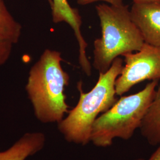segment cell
Here are the masks:
<instances>
[{
    "mask_svg": "<svg viewBox=\"0 0 160 160\" xmlns=\"http://www.w3.org/2000/svg\"><path fill=\"white\" fill-rule=\"evenodd\" d=\"M98 1L106 2L108 4L113 6H120L123 4V0H77V4L81 6H86Z\"/></svg>",
    "mask_w": 160,
    "mask_h": 160,
    "instance_id": "cell-12",
    "label": "cell"
},
{
    "mask_svg": "<svg viewBox=\"0 0 160 160\" xmlns=\"http://www.w3.org/2000/svg\"><path fill=\"white\" fill-rule=\"evenodd\" d=\"M142 137L152 146L160 144V86L139 128Z\"/></svg>",
    "mask_w": 160,
    "mask_h": 160,
    "instance_id": "cell-9",
    "label": "cell"
},
{
    "mask_svg": "<svg viewBox=\"0 0 160 160\" xmlns=\"http://www.w3.org/2000/svg\"><path fill=\"white\" fill-rule=\"evenodd\" d=\"M62 61L59 52L47 49L29 71L26 90L36 117L44 123H58L68 113L64 92L69 76Z\"/></svg>",
    "mask_w": 160,
    "mask_h": 160,
    "instance_id": "cell-1",
    "label": "cell"
},
{
    "mask_svg": "<svg viewBox=\"0 0 160 160\" xmlns=\"http://www.w3.org/2000/svg\"><path fill=\"white\" fill-rule=\"evenodd\" d=\"M45 142V137L41 132L26 133L11 148L0 152V160H25L41 150Z\"/></svg>",
    "mask_w": 160,
    "mask_h": 160,
    "instance_id": "cell-8",
    "label": "cell"
},
{
    "mask_svg": "<svg viewBox=\"0 0 160 160\" xmlns=\"http://www.w3.org/2000/svg\"><path fill=\"white\" fill-rule=\"evenodd\" d=\"M123 63L122 59L116 58L106 72L99 73L97 83L90 92H84L82 81L78 82V102L69 110L67 116L58 123L59 131L67 142L81 145L90 142L94 121L118 100L115 84L122 72Z\"/></svg>",
    "mask_w": 160,
    "mask_h": 160,
    "instance_id": "cell-2",
    "label": "cell"
},
{
    "mask_svg": "<svg viewBox=\"0 0 160 160\" xmlns=\"http://www.w3.org/2000/svg\"><path fill=\"white\" fill-rule=\"evenodd\" d=\"M47 1H48V3L49 4V5H50V6L51 7L52 5V0H47Z\"/></svg>",
    "mask_w": 160,
    "mask_h": 160,
    "instance_id": "cell-15",
    "label": "cell"
},
{
    "mask_svg": "<svg viewBox=\"0 0 160 160\" xmlns=\"http://www.w3.org/2000/svg\"><path fill=\"white\" fill-rule=\"evenodd\" d=\"M135 160H160V144L159 147L151 155V156L149 158L148 160H145L143 158H137Z\"/></svg>",
    "mask_w": 160,
    "mask_h": 160,
    "instance_id": "cell-13",
    "label": "cell"
},
{
    "mask_svg": "<svg viewBox=\"0 0 160 160\" xmlns=\"http://www.w3.org/2000/svg\"><path fill=\"white\" fill-rule=\"evenodd\" d=\"M51 8L53 23L65 22L73 30L79 46V63L83 66L88 65L90 62L86 54L88 44L81 33L82 22L78 9L70 6L68 0H52Z\"/></svg>",
    "mask_w": 160,
    "mask_h": 160,
    "instance_id": "cell-7",
    "label": "cell"
},
{
    "mask_svg": "<svg viewBox=\"0 0 160 160\" xmlns=\"http://www.w3.org/2000/svg\"><path fill=\"white\" fill-rule=\"evenodd\" d=\"M22 29V25L8 10L4 0H0V38L16 44L20 38Z\"/></svg>",
    "mask_w": 160,
    "mask_h": 160,
    "instance_id": "cell-10",
    "label": "cell"
},
{
    "mask_svg": "<svg viewBox=\"0 0 160 160\" xmlns=\"http://www.w3.org/2000/svg\"><path fill=\"white\" fill-rule=\"evenodd\" d=\"M158 81H152L143 90L122 96L114 104L94 121L90 142L100 148L110 147L113 140H129L139 129L152 102Z\"/></svg>",
    "mask_w": 160,
    "mask_h": 160,
    "instance_id": "cell-4",
    "label": "cell"
},
{
    "mask_svg": "<svg viewBox=\"0 0 160 160\" xmlns=\"http://www.w3.org/2000/svg\"><path fill=\"white\" fill-rule=\"evenodd\" d=\"M133 3H147L153 2H159L160 0H132Z\"/></svg>",
    "mask_w": 160,
    "mask_h": 160,
    "instance_id": "cell-14",
    "label": "cell"
},
{
    "mask_svg": "<svg viewBox=\"0 0 160 160\" xmlns=\"http://www.w3.org/2000/svg\"><path fill=\"white\" fill-rule=\"evenodd\" d=\"M123 57L125 64L115 84L117 96H122L145 80H160V47L145 43L139 51Z\"/></svg>",
    "mask_w": 160,
    "mask_h": 160,
    "instance_id": "cell-5",
    "label": "cell"
},
{
    "mask_svg": "<svg viewBox=\"0 0 160 160\" xmlns=\"http://www.w3.org/2000/svg\"><path fill=\"white\" fill-rule=\"evenodd\" d=\"M13 43L0 38V66L8 60L12 53Z\"/></svg>",
    "mask_w": 160,
    "mask_h": 160,
    "instance_id": "cell-11",
    "label": "cell"
},
{
    "mask_svg": "<svg viewBox=\"0 0 160 160\" xmlns=\"http://www.w3.org/2000/svg\"><path fill=\"white\" fill-rule=\"evenodd\" d=\"M130 12L144 42L160 47V1L133 3Z\"/></svg>",
    "mask_w": 160,
    "mask_h": 160,
    "instance_id": "cell-6",
    "label": "cell"
},
{
    "mask_svg": "<svg viewBox=\"0 0 160 160\" xmlns=\"http://www.w3.org/2000/svg\"><path fill=\"white\" fill-rule=\"evenodd\" d=\"M102 36L94 42L93 67L106 72L119 56L139 51L145 43L133 23L128 6L100 4L96 6Z\"/></svg>",
    "mask_w": 160,
    "mask_h": 160,
    "instance_id": "cell-3",
    "label": "cell"
}]
</instances>
